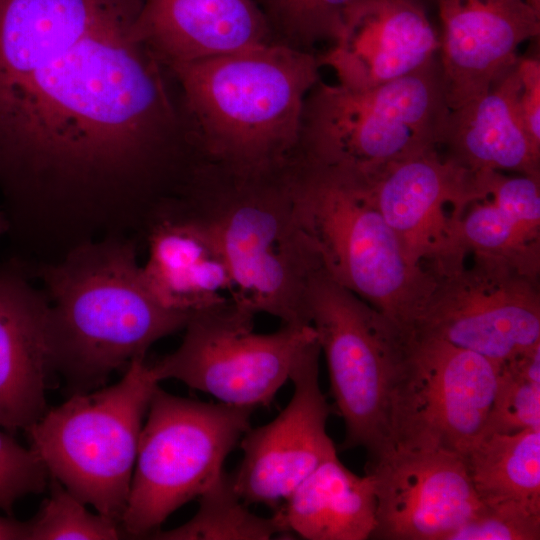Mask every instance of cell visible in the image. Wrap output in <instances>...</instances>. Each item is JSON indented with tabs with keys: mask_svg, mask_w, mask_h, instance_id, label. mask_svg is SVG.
I'll list each match as a JSON object with an SVG mask.
<instances>
[{
	"mask_svg": "<svg viewBox=\"0 0 540 540\" xmlns=\"http://www.w3.org/2000/svg\"><path fill=\"white\" fill-rule=\"evenodd\" d=\"M277 43L313 52L333 42L352 11L364 0H255Z\"/></svg>",
	"mask_w": 540,
	"mask_h": 540,
	"instance_id": "484cf974",
	"label": "cell"
},
{
	"mask_svg": "<svg viewBox=\"0 0 540 540\" xmlns=\"http://www.w3.org/2000/svg\"><path fill=\"white\" fill-rule=\"evenodd\" d=\"M10 229V223L7 215L0 209V236L4 233H8Z\"/></svg>",
	"mask_w": 540,
	"mask_h": 540,
	"instance_id": "d6a6232c",
	"label": "cell"
},
{
	"mask_svg": "<svg viewBox=\"0 0 540 540\" xmlns=\"http://www.w3.org/2000/svg\"><path fill=\"white\" fill-rule=\"evenodd\" d=\"M292 161L236 169L199 159L181 199L209 226L234 283L232 300L282 324L310 325L307 296L321 270L294 205Z\"/></svg>",
	"mask_w": 540,
	"mask_h": 540,
	"instance_id": "277c9868",
	"label": "cell"
},
{
	"mask_svg": "<svg viewBox=\"0 0 540 540\" xmlns=\"http://www.w3.org/2000/svg\"><path fill=\"white\" fill-rule=\"evenodd\" d=\"M50 488L49 497L29 520V540H115L126 535L118 522L89 512L58 480L52 478Z\"/></svg>",
	"mask_w": 540,
	"mask_h": 540,
	"instance_id": "4316f807",
	"label": "cell"
},
{
	"mask_svg": "<svg viewBox=\"0 0 540 540\" xmlns=\"http://www.w3.org/2000/svg\"><path fill=\"white\" fill-rule=\"evenodd\" d=\"M366 473L377 502L371 539L449 540L482 506L458 453L392 447Z\"/></svg>",
	"mask_w": 540,
	"mask_h": 540,
	"instance_id": "9a60e30c",
	"label": "cell"
},
{
	"mask_svg": "<svg viewBox=\"0 0 540 540\" xmlns=\"http://www.w3.org/2000/svg\"><path fill=\"white\" fill-rule=\"evenodd\" d=\"M289 532L281 514L271 517L253 513L236 492L229 473L221 476L199 496L194 516L182 525L159 529L149 538L160 540H267Z\"/></svg>",
	"mask_w": 540,
	"mask_h": 540,
	"instance_id": "d4e9b609",
	"label": "cell"
},
{
	"mask_svg": "<svg viewBox=\"0 0 540 540\" xmlns=\"http://www.w3.org/2000/svg\"><path fill=\"white\" fill-rule=\"evenodd\" d=\"M116 0L84 33L0 54V189L15 230L78 240L138 225L191 154L168 70Z\"/></svg>",
	"mask_w": 540,
	"mask_h": 540,
	"instance_id": "6da1fadb",
	"label": "cell"
},
{
	"mask_svg": "<svg viewBox=\"0 0 540 540\" xmlns=\"http://www.w3.org/2000/svg\"><path fill=\"white\" fill-rule=\"evenodd\" d=\"M254 313L232 299L189 316L179 347L150 363L155 379H175L225 404L269 405L317 336L311 325L254 331Z\"/></svg>",
	"mask_w": 540,
	"mask_h": 540,
	"instance_id": "30bf717a",
	"label": "cell"
},
{
	"mask_svg": "<svg viewBox=\"0 0 540 540\" xmlns=\"http://www.w3.org/2000/svg\"><path fill=\"white\" fill-rule=\"evenodd\" d=\"M363 178L413 264L436 279L463 267L469 253L460 222L466 208L485 197L477 173L431 148Z\"/></svg>",
	"mask_w": 540,
	"mask_h": 540,
	"instance_id": "4fadbf2b",
	"label": "cell"
},
{
	"mask_svg": "<svg viewBox=\"0 0 540 540\" xmlns=\"http://www.w3.org/2000/svg\"><path fill=\"white\" fill-rule=\"evenodd\" d=\"M320 352L317 343L295 364L286 407L271 422L250 427L240 439L243 457L230 476L247 505L277 510L304 478L337 453L327 433L332 409L319 383Z\"/></svg>",
	"mask_w": 540,
	"mask_h": 540,
	"instance_id": "5bb4252c",
	"label": "cell"
},
{
	"mask_svg": "<svg viewBox=\"0 0 540 540\" xmlns=\"http://www.w3.org/2000/svg\"><path fill=\"white\" fill-rule=\"evenodd\" d=\"M540 506L522 502L483 504L449 540H539Z\"/></svg>",
	"mask_w": 540,
	"mask_h": 540,
	"instance_id": "f1b7e54d",
	"label": "cell"
},
{
	"mask_svg": "<svg viewBox=\"0 0 540 540\" xmlns=\"http://www.w3.org/2000/svg\"><path fill=\"white\" fill-rule=\"evenodd\" d=\"M27 268L43 283L53 373L71 394L105 386L113 372L184 329L190 316L165 309L151 296L135 238L87 241L55 262Z\"/></svg>",
	"mask_w": 540,
	"mask_h": 540,
	"instance_id": "7a4b0ae2",
	"label": "cell"
},
{
	"mask_svg": "<svg viewBox=\"0 0 540 540\" xmlns=\"http://www.w3.org/2000/svg\"><path fill=\"white\" fill-rule=\"evenodd\" d=\"M517 70L520 79L518 109L523 125L534 142L540 147V59L519 57Z\"/></svg>",
	"mask_w": 540,
	"mask_h": 540,
	"instance_id": "4dcf8cb0",
	"label": "cell"
},
{
	"mask_svg": "<svg viewBox=\"0 0 540 540\" xmlns=\"http://www.w3.org/2000/svg\"><path fill=\"white\" fill-rule=\"evenodd\" d=\"M253 409L179 397L158 385L139 437L121 520L125 534L150 536L173 512L209 488L251 427Z\"/></svg>",
	"mask_w": 540,
	"mask_h": 540,
	"instance_id": "ba28073f",
	"label": "cell"
},
{
	"mask_svg": "<svg viewBox=\"0 0 540 540\" xmlns=\"http://www.w3.org/2000/svg\"><path fill=\"white\" fill-rule=\"evenodd\" d=\"M318 54L280 43L166 68L199 156L236 169L283 166L296 156Z\"/></svg>",
	"mask_w": 540,
	"mask_h": 540,
	"instance_id": "3957f363",
	"label": "cell"
},
{
	"mask_svg": "<svg viewBox=\"0 0 540 540\" xmlns=\"http://www.w3.org/2000/svg\"><path fill=\"white\" fill-rule=\"evenodd\" d=\"M440 23L439 64L455 109L480 96L519 59L518 47L540 34V14L525 0H433Z\"/></svg>",
	"mask_w": 540,
	"mask_h": 540,
	"instance_id": "2e32d148",
	"label": "cell"
},
{
	"mask_svg": "<svg viewBox=\"0 0 540 540\" xmlns=\"http://www.w3.org/2000/svg\"><path fill=\"white\" fill-rule=\"evenodd\" d=\"M15 258L0 266V427L26 430L47 410L49 301Z\"/></svg>",
	"mask_w": 540,
	"mask_h": 540,
	"instance_id": "ac0fdd59",
	"label": "cell"
},
{
	"mask_svg": "<svg viewBox=\"0 0 540 540\" xmlns=\"http://www.w3.org/2000/svg\"><path fill=\"white\" fill-rule=\"evenodd\" d=\"M144 235L142 278L162 307L191 315L233 298L234 283L214 234L183 200L161 208Z\"/></svg>",
	"mask_w": 540,
	"mask_h": 540,
	"instance_id": "d6986e66",
	"label": "cell"
},
{
	"mask_svg": "<svg viewBox=\"0 0 540 540\" xmlns=\"http://www.w3.org/2000/svg\"><path fill=\"white\" fill-rule=\"evenodd\" d=\"M49 476L31 447L22 446L12 433L0 428V510L11 515L20 498L45 490Z\"/></svg>",
	"mask_w": 540,
	"mask_h": 540,
	"instance_id": "f546056e",
	"label": "cell"
},
{
	"mask_svg": "<svg viewBox=\"0 0 540 540\" xmlns=\"http://www.w3.org/2000/svg\"><path fill=\"white\" fill-rule=\"evenodd\" d=\"M440 39L418 0H364L318 55L337 83L356 90L402 78L436 58Z\"/></svg>",
	"mask_w": 540,
	"mask_h": 540,
	"instance_id": "e0dca14e",
	"label": "cell"
},
{
	"mask_svg": "<svg viewBox=\"0 0 540 540\" xmlns=\"http://www.w3.org/2000/svg\"><path fill=\"white\" fill-rule=\"evenodd\" d=\"M420 2H422L426 7L428 6L429 3H433V0H418Z\"/></svg>",
	"mask_w": 540,
	"mask_h": 540,
	"instance_id": "836d02e7",
	"label": "cell"
},
{
	"mask_svg": "<svg viewBox=\"0 0 540 540\" xmlns=\"http://www.w3.org/2000/svg\"><path fill=\"white\" fill-rule=\"evenodd\" d=\"M449 111L436 58L365 90L319 80L305 98L296 157L369 177L438 148Z\"/></svg>",
	"mask_w": 540,
	"mask_h": 540,
	"instance_id": "8992f818",
	"label": "cell"
},
{
	"mask_svg": "<svg viewBox=\"0 0 540 540\" xmlns=\"http://www.w3.org/2000/svg\"><path fill=\"white\" fill-rule=\"evenodd\" d=\"M471 254V265L437 279L411 332L502 364L540 343L539 271Z\"/></svg>",
	"mask_w": 540,
	"mask_h": 540,
	"instance_id": "7c38bea8",
	"label": "cell"
},
{
	"mask_svg": "<svg viewBox=\"0 0 540 540\" xmlns=\"http://www.w3.org/2000/svg\"><path fill=\"white\" fill-rule=\"evenodd\" d=\"M292 190L320 269L410 333L437 279L410 261L366 180L295 157Z\"/></svg>",
	"mask_w": 540,
	"mask_h": 540,
	"instance_id": "5b68a950",
	"label": "cell"
},
{
	"mask_svg": "<svg viewBox=\"0 0 540 540\" xmlns=\"http://www.w3.org/2000/svg\"><path fill=\"white\" fill-rule=\"evenodd\" d=\"M499 369L476 352L406 334L390 374L389 448L463 454L484 430Z\"/></svg>",
	"mask_w": 540,
	"mask_h": 540,
	"instance_id": "9c48e42d",
	"label": "cell"
},
{
	"mask_svg": "<svg viewBox=\"0 0 540 540\" xmlns=\"http://www.w3.org/2000/svg\"><path fill=\"white\" fill-rule=\"evenodd\" d=\"M158 384L145 357L136 358L118 382L71 394L25 430L50 477L120 525Z\"/></svg>",
	"mask_w": 540,
	"mask_h": 540,
	"instance_id": "52a82bcc",
	"label": "cell"
},
{
	"mask_svg": "<svg viewBox=\"0 0 540 540\" xmlns=\"http://www.w3.org/2000/svg\"><path fill=\"white\" fill-rule=\"evenodd\" d=\"M30 523L11 515L0 516V540H29Z\"/></svg>",
	"mask_w": 540,
	"mask_h": 540,
	"instance_id": "1f68e13d",
	"label": "cell"
},
{
	"mask_svg": "<svg viewBox=\"0 0 540 540\" xmlns=\"http://www.w3.org/2000/svg\"><path fill=\"white\" fill-rule=\"evenodd\" d=\"M307 321L325 355L344 422L340 448H364L370 460L389 449L390 374L406 333L321 270L310 281Z\"/></svg>",
	"mask_w": 540,
	"mask_h": 540,
	"instance_id": "8fae6325",
	"label": "cell"
},
{
	"mask_svg": "<svg viewBox=\"0 0 540 540\" xmlns=\"http://www.w3.org/2000/svg\"><path fill=\"white\" fill-rule=\"evenodd\" d=\"M533 428H540V384L500 364L493 402L481 435Z\"/></svg>",
	"mask_w": 540,
	"mask_h": 540,
	"instance_id": "83f0119b",
	"label": "cell"
},
{
	"mask_svg": "<svg viewBox=\"0 0 540 540\" xmlns=\"http://www.w3.org/2000/svg\"><path fill=\"white\" fill-rule=\"evenodd\" d=\"M133 33L165 68L276 42L255 0H144Z\"/></svg>",
	"mask_w": 540,
	"mask_h": 540,
	"instance_id": "ffe728a7",
	"label": "cell"
},
{
	"mask_svg": "<svg viewBox=\"0 0 540 540\" xmlns=\"http://www.w3.org/2000/svg\"><path fill=\"white\" fill-rule=\"evenodd\" d=\"M373 477L349 470L337 453L292 491L278 511L289 532L307 540H366L376 528Z\"/></svg>",
	"mask_w": 540,
	"mask_h": 540,
	"instance_id": "7402d4cb",
	"label": "cell"
},
{
	"mask_svg": "<svg viewBox=\"0 0 540 540\" xmlns=\"http://www.w3.org/2000/svg\"><path fill=\"white\" fill-rule=\"evenodd\" d=\"M461 456L483 504L540 506V428L483 434Z\"/></svg>",
	"mask_w": 540,
	"mask_h": 540,
	"instance_id": "cb8c5ba5",
	"label": "cell"
},
{
	"mask_svg": "<svg viewBox=\"0 0 540 540\" xmlns=\"http://www.w3.org/2000/svg\"><path fill=\"white\" fill-rule=\"evenodd\" d=\"M485 197L472 202L460 222L468 253L502 256L539 271L540 178L478 173Z\"/></svg>",
	"mask_w": 540,
	"mask_h": 540,
	"instance_id": "603a6c76",
	"label": "cell"
},
{
	"mask_svg": "<svg viewBox=\"0 0 540 540\" xmlns=\"http://www.w3.org/2000/svg\"><path fill=\"white\" fill-rule=\"evenodd\" d=\"M517 62L486 92L450 109L438 146L443 157L473 173L507 170L540 178V147L518 109Z\"/></svg>",
	"mask_w": 540,
	"mask_h": 540,
	"instance_id": "44dd1931",
	"label": "cell"
}]
</instances>
